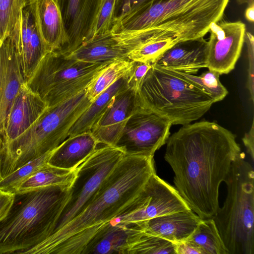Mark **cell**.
I'll return each mask as SVG.
<instances>
[{
	"label": "cell",
	"instance_id": "1",
	"mask_svg": "<svg viewBox=\"0 0 254 254\" xmlns=\"http://www.w3.org/2000/svg\"><path fill=\"white\" fill-rule=\"evenodd\" d=\"M165 160L174 173L175 188L201 219L219 208V190L242 152L235 135L214 122L183 125L170 135Z\"/></svg>",
	"mask_w": 254,
	"mask_h": 254
},
{
	"label": "cell",
	"instance_id": "2",
	"mask_svg": "<svg viewBox=\"0 0 254 254\" xmlns=\"http://www.w3.org/2000/svg\"><path fill=\"white\" fill-rule=\"evenodd\" d=\"M156 173L153 157L126 155L81 212L27 254H83L103 227L129 207Z\"/></svg>",
	"mask_w": 254,
	"mask_h": 254
},
{
	"label": "cell",
	"instance_id": "3",
	"mask_svg": "<svg viewBox=\"0 0 254 254\" xmlns=\"http://www.w3.org/2000/svg\"><path fill=\"white\" fill-rule=\"evenodd\" d=\"M230 0H147L115 22L112 30H141L144 40L130 51L134 62L154 64L175 44L203 38L221 20Z\"/></svg>",
	"mask_w": 254,
	"mask_h": 254
},
{
	"label": "cell",
	"instance_id": "4",
	"mask_svg": "<svg viewBox=\"0 0 254 254\" xmlns=\"http://www.w3.org/2000/svg\"><path fill=\"white\" fill-rule=\"evenodd\" d=\"M70 186L15 193L8 213L0 222V254H21L49 237Z\"/></svg>",
	"mask_w": 254,
	"mask_h": 254
},
{
	"label": "cell",
	"instance_id": "5",
	"mask_svg": "<svg viewBox=\"0 0 254 254\" xmlns=\"http://www.w3.org/2000/svg\"><path fill=\"white\" fill-rule=\"evenodd\" d=\"M140 106L169 120L172 125L196 121L214 101L197 84L181 72L153 64L138 92Z\"/></svg>",
	"mask_w": 254,
	"mask_h": 254
},
{
	"label": "cell",
	"instance_id": "6",
	"mask_svg": "<svg viewBox=\"0 0 254 254\" xmlns=\"http://www.w3.org/2000/svg\"><path fill=\"white\" fill-rule=\"evenodd\" d=\"M91 103L84 90L48 107L28 129L6 145L3 176L60 145L69 137L72 126Z\"/></svg>",
	"mask_w": 254,
	"mask_h": 254
},
{
	"label": "cell",
	"instance_id": "7",
	"mask_svg": "<svg viewBox=\"0 0 254 254\" xmlns=\"http://www.w3.org/2000/svg\"><path fill=\"white\" fill-rule=\"evenodd\" d=\"M241 152L224 181L227 193L213 216L229 254H254V171Z\"/></svg>",
	"mask_w": 254,
	"mask_h": 254
},
{
	"label": "cell",
	"instance_id": "8",
	"mask_svg": "<svg viewBox=\"0 0 254 254\" xmlns=\"http://www.w3.org/2000/svg\"><path fill=\"white\" fill-rule=\"evenodd\" d=\"M112 62H84L67 58L58 51H50L26 83L50 107L84 90L92 79Z\"/></svg>",
	"mask_w": 254,
	"mask_h": 254
},
{
	"label": "cell",
	"instance_id": "9",
	"mask_svg": "<svg viewBox=\"0 0 254 254\" xmlns=\"http://www.w3.org/2000/svg\"><path fill=\"white\" fill-rule=\"evenodd\" d=\"M125 155L121 149L104 144L97 147L75 168V177L58 215L52 234L81 212Z\"/></svg>",
	"mask_w": 254,
	"mask_h": 254
},
{
	"label": "cell",
	"instance_id": "10",
	"mask_svg": "<svg viewBox=\"0 0 254 254\" xmlns=\"http://www.w3.org/2000/svg\"><path fill=\"white\" fill-rule=\"evenodd\" d=\"M190 209L173 186L153 174L134 202L107 226L138 223L173 213Z\"/></svg>",
	"mask_w": 254,
	"mask_h": 254
},
{
	"label": "cell",
	"instance_id": "11",
	"mask_svg": "<svg viewBox=\"0 0 254 254\" xmlns=\"http://www.w3.org/2000/svg\"><path fill=\"white\" fill-rule=\"evenodd\" d=\"M171 123L141 106L127 120L115 146L125 154L153 157L170 135Z\"/></svg>",
	"mask_w": 254,
	"mask_h": 254
},
{
	"label": "cell",
	"instance_id": "12",
	"mask_svg": "<svg viewBox=\"0 0 254 254\" xmlns=\"http://www.w3.org/2000/svg\"><path fill=\"white\" fill-rule=\"evenodd\" d=\"M207 41L206 63L208 69L220 75L235 68L245 42L246 28L241 21L219 20L213 23Z\"/></svg>",
	"mask_w": 254,
	"mask_h": 254
},
{
	"label": "cell",
	"instance_id": "13",
	"mask_svg": "<svg viewBox=\"0 0 254 254\" xmlns=\"http://www.w3.org/2000/svg\"><path fill=\"white\" fill-rule=\"evenodd\" d=\"M20 18L14 28L0 45V131L4 132L12 103L26 81L18 51Z\"/></svg>",
	"mask_w": 254,
	"mask_h": 254
},
{
	"label": "cell",
	"instance_id": "14",
	"mask_svg": "<svg viewBox=\"0 0 254 254\" xmlns=\"http://www.w3.org/2000/svg\"><path fill=\"white\" fill-rule=\"evenodd\" d=\"M63 21L65 42L59 52L70 53L92 36L102 0H56Z\"/></svg>",
	"mask_w": 254,
	"mask_h": 254
},
{
	"label": "cell",
	"instance_id": "15",
	"mask_svg": "<svg viewBox=\"0 0 254 254\" xmlns=\"http://www.w3.org/2000/svg\"><path fill=\"white\" fill-rule=\"evenodd\" d=\"M139 107L138 94L127 88L115 96L91 132L99 143L115 146L127 120Z\"/></svg>",
	"mask_w": 254,
	"mask_h": 254
},
{
	"label": "cell",
	"instance_id": "16",
	"mask_svg": "<svg viewBox=\"0 0 254 254\" xmlns=\"http://www.w3.org/2000/svg\"><path fill=\"white\" fill-rule=\"evenodd\" d=\"M47 108L39 95L32 91L26 82L23 84L10 109L4 132L5 148L28 129Z\"/></svg>",
	"mask_w": 254,
	"mask_h": 254
},
{
	"label": "cell",
	"instance_id": "17",
	"mask_svg": "<svg viewBox=\"0 0 254 254\" xmlns=\"http://www.w3.org/2000/svg\"><path fill=\"white\" fill-rule=\"evenodd\" d=\"M17 46L20 64L26 82L43 58L50 52L39 32L30 5L21 10Z\"/></svg>",
	"mask_w": 254,
	"mask_h": 254
},
{
	"label": "cell",
	"instance_id": "18",
	"mask_svg": "<svg viewBox=\"0 0 254 254\" xmlns=\"http://www.w3.org/2000/svg\"><path fill=\"white\" fill-rule=\"evenodd\" d=\"M207 41L203 37L178 43L164 52L155 64L179 72L194 74L207 67Z\"/></svg>",
	"mask_w": 254,
	"mask_h": 254
},
{
	"label": "cell",
	"instance_id": "19",
	"mask_svg": "<svg viewBox=\"0 0 254 254\" xmlns=\"http://www.w3.org/2000/svg\"><path fill=\"white\" fill-rule=\"evenodd\" d=\"M201 219L191 209L158 216L138 223L143 231L175 244L188 240Z\"/></svg>",
	"mask_w": 254,
	"mask_h": 254
},
{
	"label": "cell",
	"instance_id": "20",
	"mask_svg": "<svg viewBox=\"0 0 254 254\" xmlns=\"http://www.w3.org/2000/svg\"><path fill=\"white\" fill-rule=\"evenodd\" d=\"M144 233L137 223L105 226L88 244L83 254H128Z\"/></svg>",
	"mask_w": 254,
	"mask_h": 254
},
{
	"label": "cell",
	"instance_id": "21",
	"mask_svg": "<svg viewBox=\"0 0 254 254\" xmlns=\"http://www.w3.org/2000/svg\"><path fill=\"white\" fill-rule=\"evenodd\" d=\"M30 6L41 36L49 51L60 52L65 42L61 13L56 0H35Z\"/></svg>",
	"mask_w": 254,
	"mask_h": 254
},
{
	"label": "cell",
	"instance_id": "22",
	"mask_svg": "<svg viewBox=\"0 0 254 254\" xmlns=\"http://www.w3.org/2000/svg\"><path fill=\"white\" fill-rule=\"evenodd\" d=\"M99 144L90 130L68 137L55 149L48 163L64 169L74 170Z\"/></svg>",
	"mask_w": 254,
	"mask_h": 254
},
{
	"label": "cell",
	"instance_id": "23",
	"mask_svg": "<svg viewBox=\"0 0 254 254\" xmlns=\"http://www.w3.org/2000/svg\"><path fill=\"white\" fill-rule=\"evenodd\" d=\"M128 52L119 43L112 30L92 37L66 57L87 63L112 62L127 58Z\"/></svg>",
	"mask_w": 254,
	"mask_h": 254
},
{
	"label": "cell",
	"instance_id": "24",
	"mask_svg": "<svg viewBox=\"0 0 254 254\" xmlns=\"http://www.w3.org/2000/svg\"><path fill=\"white\" fill-rule=\"evenodd\" d=\"M127 77L119 79L97 96L72 126L69 132V137L91 130L115 96L128 88Z\"/></svg>",
	"mask_w": 254,
	"mask_h": 254
},
{
	"label": "cell",
	"instance_id": "25",
	"mask_svg": "<svg viewBox=\"0 0 254 254\" xmlns=\"http://www.w3.org/2000/svg\"><path fill=\"white\" fill-rule=\"evenodd\" d=\"M135 63L128 58L115 60L102 69L85 89L86 96L92 102L101 93L119 79L128 76Z\"/></svg>",
	"mask_w": 254,
	"mask_h": 254
},
{
	"label": "cell",
	"instance_id": "26",
	"mask_svg": "<svg viewBox=\"0 0 254 254\" xmlns=\"http://www.w3.org/2000/svg\"><path fill=\"white\" fill-rule=\"evenodd\" d=\"M75 176V169H64L48 163L20 184L14 193H25L53 186L71 185Z\"/></svg>",
	"mask_w": 254,
	"mask_h": 254
},
{
	"label": "cell",
	"instance_id": "27",
	"mask_svg": "<svg viewBox=\"0 0 254 254\" xmlns=\"http://www.w3.org/2000/svg\"><path fill=\"white\" fill-rule=\"evenodd\" d=\"M188 240L198 245L205 254H229L212 218L201 219Z\"/></svg>",
	"mask_w": 254,
	"mask_h": 254
},
{
	"label": "cell",
	"instance_id": "28",
	"mask_svg": "<svg viewBox=\"0 0 254 254\" xmlns=\"http://www.w3.org/2000/svg\"><path fill=\"white\" fill-rule=\"evenodd\" d=\"M55 149L30 160L3 177L0 181V190L15 193L20 184L48 164Z\"/></svg>",
	"mask_w": 254,
	"mask_h": 254
},
{
	"label": "cell",
	"instance_id": "29",
	"mask_svg": "<svg viewBox=\"0 0 254 254\" xmlns=\"http://www.w3.org/2000/svg\"><path fill=\"white\" fill-rule=\"evenodd\" d=\"M176 244L145 233L131 247L128 254H176Z\"/></svg>",
	"mask_w": 254,
	"mask_h": 254
},
{
	"label": "cell",
	"instance_id": "30",
	"mask_svg": "<svg viewBox=\"0 0 254 254\" xmlns=\"http://www.w3.org/2000/svg\"><path fill=\"white\" fill-rule=\"evenodd\" d=\"M181 73L207 93L215 103L224 99L228 93L227 89L220 82V75L215 71L208 69L199 76Z\"/></svg>",
	"mask_w": 254,
	"mask_h": 254
},
{
	"label": "cell",
	"instance_id": "31",
	"mask_svg": "<svg viewBox=\"0 0 254 254\" xmlns=\"http://www.w3.org/2000/svg\"><path fill=\"white\" fill-rule=\"evenodd\" d=\"M22 8L20 0H0V45L19 20Z\"/></svg>",
	"mask_w": 254,
	"mask_h": 254
},
{
	"label": "cell",
	"instance_id": "32",
	"mask_svg": "<svg viewBox=\"0 0 254 254\" xmlns=\"http://www.w3.org/2000/svg\"><path fill=\"white\" fill-rule=\"evenodd\" d=\"M116 1L102 0L92 37L108 32L112 29Z\"/></svg>",
	"mask_w": 254,
	"mask_h": 254
},
{
	"label": "cell",
	"instance_id": "33",
	"mask_svg": "<svg viewBox=\"0 0 254 254\" xmlns=\"http://www.w3.org/2000/svg\"><path fill=\"white\" fill-rule=\"evenodd\" d=\"M151 64L135 62L130 74L127 77V87L138 93L143 80L151 66Z\"/></svg>",
	"mask_w": 254,
	"mask_h": 254
},
{
	"label": "cell",
	"instance_id": "34",
	"mask_svg": "<svg viewBox=\"0 0 254 254\" xmlns=\"http://www.w3.org/2000/svg\"><path fill=\"white\" fill-rule=\"evenodd\" d=\"M245 40L247 45L248 57V76L247 87L251 95V98L254 101V36L252 34L246 32Z\"/></svg>",
	"mask_w": 254,
	"mask_h": 254
},
{
	"label": "cell",
	"instance_id": "35",
	"mask_svg": "<svg viewBox=\"0 0 254 254\" xmlns=\"http://www.w3.org/2000/svg\"><path fill=\"white\" fill-rule=\"evenodd\" d=\"M147 0H116L113 24Z\"/></svg>",
	"mask_w": 254,
	"mask_h": 254
},
{
	"label": "cell",
	"instance_id": "36",
	"mask_svg": "<svg viewBox=\"0 0 254 254\" xmlns=\"http://www.w3.org/2000/svg\"><path fill=\"white\" fill-rule=\"evenodd\" d=\"M176 254H205L197 244L189 240L176 244Z\"/></svg>",
	"mask_w": 254,
	"mask_h": 254
},
{
	"label": "cell",
	"instance_id": "37",
	"mask_svg": "<svg viewBox=\"0 0 254 254\" xmlns=\"http://www.w3.org/2000/svg\"><path fill=\"white\" fill-rule=\"evenodd\" d=\"M14 193L0 190V222L8 213L14 200Z\"/></svg>",
	"mask_w": 254,
	"mask_h": 254
},
{
	"label": "cell",
	"instance_id": "38",
	"mask_svg": "<svg viewBox=\"0 0 254 254\" xmlns=\"http://www.w3.org/2000/svg\"><path fill=\"white\" fill-rule=\"evenodd\" d=\"M246 147L247 153L250 156L252 164L254 159V125L253 121L250 130L246 133L242 139Z\"/></svg>",
	"mask_w": 254,
	"mask_h": 254
},
{
	"label": "cell",
	"instance_id": "39",
	"mask_svg": "<svg viewBox=\"0 0 254 254\" xmlns=\"http://www.w3.org/2000/svg\"><path fill=\"white\" fill-rule=\"evenodd\" d=\"M5 149V141L3 135L0 131V181L2 179L1 168Z\"/></svg>",
	"mask_w": 254,
	"mask_h": 254
},
{
	"label": "cell",
	"instance_id": "40",
	"mask_svg": "<svg viewBox=\"0 0 254 254\" xmlns=\"http://www.w3.org/2000/svg\"><path fill=\"white\" fill-rule=\"evenodd\" d=\"M245 16L249 22H254V4L248 6L245 12Z\"/></svg>",
	"mask_w": 254,
	"mask_h": 254
},
{
	"label": "cell",
	"instance_id": "41",
	"mask_svg": "<svg viewBox=\"0 0 254 254\" xmlns=\"http://www.w3.org/2000/svg\"><path fill=\"white\" fill-rule=\"evenodd\" d=\"M35 0H20L21 4L23 8L25 6L30 5Z\"/></svg>",
	"mask_w": 254,
	"mask_h": 254
}]
</instances>
